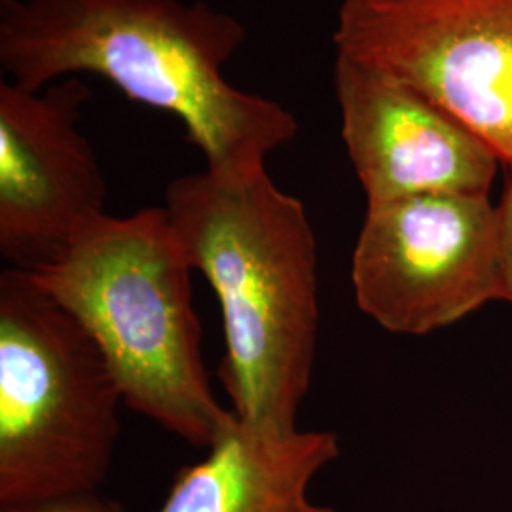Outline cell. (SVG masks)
Returning a JSON list of instances; mask_svg holds the SVG:
<instances>
[{"label": "cell", "instance_id": "obj_10", "mask_svg": "<svg viewBox=\"0 0 512 512\" xmlns=\"http://www.w3.org/2000/svg\"><path fill=\"white\" fill-rule=\"evenodd\" d=\"M497 215V272H499V302L512 306V179L505 186Z\"/></svg>", "mask_w": 512, "mask_h": 512}, {"label": "cell", "instance_id": "obj_8", "mask_svg": "<svg viewBox=\"0 0 512 512\" xmlns=\"http://www.w3.org/2000/svg\"><path fill=\"white\" fill-rule=\"evenodd\" d=\"M334 90L366 205L423 194L490 196L501 162L427 95L344 55H336Z\"/></svg>", "mask_w": 512, "mask_h": 512}, {"label": "cell", "instance_id": "obj_11", "mask_svg": "<svg viewBox=\"0 0 512 512\" xmlns=\"http://www.w3.org/2000/svg\"><path fill=\"white\" fill-rule=\"evenodd\" d=\"M0 512H122L112 501L97 494L69 495L29 505H6Z\"/></svg>", "mask_w": 512, "mask_h": 512}, {"label": "cell", "instance_id": "obj_3", "mask_svg": "<svg viewBox=\"0 0 512 512\" xmlns=\"http://www.w3.org/2000/svg\"><path fill=\"white\" fill-rule=\"evenodd\" d=\"M192 272L165 207H147L93 219L29 274L92 336L126 406L207 450L238 416L205 370Z\"/></svg>", "mask_w": 512, "mask_h": 512}, {"label": "cell", "instance_id": "obj_4", "mask_svg": "<svg viewBox=\"0 0 512 512\" xmlns=\"http://www.w3.org/2000/svg\"><path fill=\"white\" fill-rule=\"evenodd\" d=\"M124 403L92 336L29 272L0 274V507L97 494Z\"/></svg>", "mask_w": 512, "mask_h": 512}, {"label": "cell", "instance_id": "obj_5", "mask_svg": "<svg viewBox=\"0 0 512 512\" xmlns=\"http://www.w3.org/2000/svg\"><path fill=\"white\" fill-rule=\"evenodd\" d=\"M338 55L427 95L512 167V0H342Z\"/></svg>", "mask_w": 512, "mask_h": 512}, {"label": "cell", "instance_id": "obj_7", "mask_svg": "<svg viewBox=\"0 0 512 512\" xmlns=\"http://www.w3.org/2000/svg\"><path fill=\"white\" fill-rule=\"evenodd\" d=\"M92 90L63 78L35 92L0 82V253L37 272L105 215L107 183L78 128Z\"/></svg>", "mask_w": 512, "mask_h": 512}, {"label": "cell", "instance_id": "obj_2", "mask_svg": "<svg viewBox=\"0 0 512 512\" xmlns=\"http://www.w3.org/2000/svg\"><path fill=\"white\" fill-rule=\"evenodd\" d=\"M165 211L194 270L219 298V376L239 420L298 429L319 338L317 239L304 203L266 171L171 181Z\"/></svg>", "mask_w": 512, "mask_h": 512}, {"label": "cell", "instance_id": "obj_1", "mask_svg": "<svg viewBox=\"0 0 512 512\" xmlns=\"http://www.w3.org/2000/svg\"><path fill=\"white\" fill-rule=\"evenodd\" d=\"M247 40L236 16L184 0H0V67L40 92L93 74L183 122L205 169L222 179L266 171L298 135L277 101L232 86L226 63Z\"/></svg>", "mask_w": 512, "mask_h": 512}, {"label": "cell", "instance_id": "obj_6", "mask_svg": "<svg viewBox=\"0 0 512 512\" xmlns=\"http://www.w3.org/2000/svg\"><path fill=\"white\" fill-rule=\"evenodd\" d=\"M351 283L361 311L404 336L446 329L499 302L490 196L423 194L366 205Z\"/></svg>", "mask_w": 512, "mask_h": 512}, {"label": "cell", "instance_id": "obj_9", "mask_svg": "<svg viewBox=\"0 0 512 512\" xmlns=\"http://www.w3.org/2000/svg\"><path fill=\"white\" fill-rule=\"evenodd\" d=\"M338 456L332 431H275L238 418L202 461L177 473L156 512H336L308 492Z\"/></svg>", "mask_w": 512, "mask_h": 512}]
</instances>
